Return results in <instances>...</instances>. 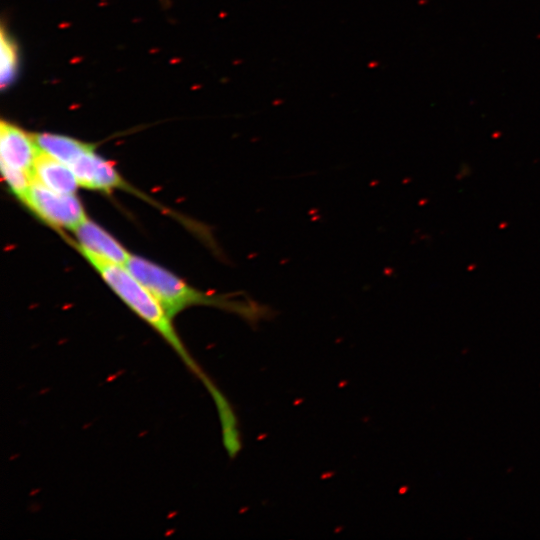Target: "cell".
<instances>
[{
  "instance_id": "cell-1",
  "label": "cell",
  "mask_w": 540,
  "mask_h": 540,
  "mask_svg": "<svg viewBox=\"0 0 540 540\" xmlns=\"http://www.w3.org/2000/svg\"><path fill=\"white\" fill-rule=\"evenodd\" d=\"M74 247L98 272L114 293L169 344L184 364L202 379L209 391L212 392L214 387L187 351L173 325V319L152 292L125 266L106 261L77 245H74Z\"/></svg>"
},
{
  "instance_id": "cell-2",
  "label": "cell",
  "mask_w": 540,
  "mask_h": 540,
  "mask_svg": "<svg viewBox=\"0 0 540 540\" xmlns=\"http://www.w3.org/2000/svg\"><path fill=\"white\" fill-rule=\"evenodd\" d=\"M125 267L152 292L172 319L181 311L196 305L222 308L238 313L249 321L265 314V308L252 300L200 291L140 256L131 255Z\"/></svg>"
},
{
  "instance_id": "cell-3",
  "label": "cell",
  "mask_w": 540,
  "mask_h": 540,
  "mask_svg": "<svg viewBox=\"0 0 540 540\" xmlns=\"http://www.w3.org/2000/svg\"><path fill=\"white\" fill-rule=\"evenodd\" d=\"M23 204L40 220L56 229L74 231L87 218L75 194L56 192L34 180Z\"/></svg>"
},
{
  "instance_id": "cell-4",
  "label": "cell",
  "mask_w": 540,
  "mask_h": 540,
  "mask_svg": "<svg viewBox=\"0 0 540 540\" xmlns=\"http://www.w3.org/2000/svg\"><path fill=\"white\" fill-rule=\"evenodd\" d=\"M69 167L80 187L103 192L113 189L133 190L115 167L95 152L94 147L81 154Z\"/></svg>"
},
{
  "instance_id": "cell-5",
  "label": "cell",
  "mask_w": 540,
  "mask_h": 540,
  "mask_svg": "<svg viewBox=\"0 0 540 540\" xmlns=\"http://www.w3.org/2000/svg\"><path fill=\"white\" fill-rule=\"evenodd\" d=\"M39 152L40 149L35 141L34 134L28 133L8 121H1V163L31 172Z\"/></svg>"
},
{
  "instance_id": "cell-6",
  "label": "cell",
  "mask_w": 540,
  "mask_h": 540,
  "mask_svg": "<svg viewBox=\"0 0 540 540\" xmlns=\"http://www.w3.org/2000/svg\"><path fill=\"white\" fill-rule=\"evenodd\" d=\"M77 242L73 243L92 254L125 266L130 254L111 234L88 217L74 229Z\"/></svg>"
},
{
  "instance_id": "cell-7",
  "label": "cell",
  "mask_w": 540,
  "mask_h": 540,
  "mask_svg": "<svg viewBox=\"0 0 540 540\" xmlns=\"http://www.w3.org/2000/svg\"><path fill=\"white\" fill-rule=\"evenodd\" d=\"M33 180L60 193L75 194L79 183L65 163L40 150L31 170Z\"/></svg>"
},
{
  "instance_id": "cell-8",
  "label": "cell",
  "mask_w": 540,
  "mask_h": 540,
  "mask_svg": "<svg viewBox=\"0 0 540 540\" xmlns=\"http://www.w3.org/2000/svg\"><path fill=\"white\" fill-rule=\"evenodd\" d=\"M39 149L68 166L81 154L94 146L78 139L53 133H35Z\"/></svg>"
},
{
  "instance_id": "cell-9",
  "label": "cell",
  "mask_w": 540,
  "mask_h": 540,
  "mask_svg": "<svg viewBox=\"0 0 540 540\" xmlns=\"http://www.w3.org/2000/svg\"><path fill=\"white\" fill-rule=\"evenodd\" d=\"M1 63L0 84L2 89L8 88L15 80L18 69V54L16 44L5 31L1 30Z\"/></svg>"
},
{
  "instance_id": "cell-10",
  "label": "cell",
  "mask_w": 540,
  "mask_h": 540,
  "mask_svg": "<svg viewBox=\"0 0 540 540\" xmlns=\"http://www.w3.org/2000/svg\"><path fill=\"white\" fill-rule=\"evenodd\" d=\"M1 173L13 195L24 203L33 183L31 172L1 163Z\"/></svg>"
}]
</instances>
